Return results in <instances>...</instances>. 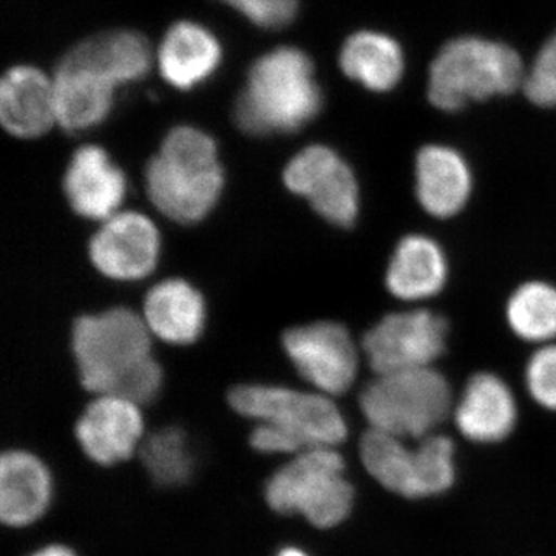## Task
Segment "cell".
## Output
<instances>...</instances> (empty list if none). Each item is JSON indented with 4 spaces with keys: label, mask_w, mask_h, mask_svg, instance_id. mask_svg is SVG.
<instances>
[{
    "label": "cell",
    "mask_w": 556,
    "mask_h": 556,
    "mask_svg": "<svg viewBox=\"0 0 556 556\" xmlns=\"http://www.w3.org/2000/svg\"><path fill=\"white\" fill-rule=\"evenodd\" d=\"M73 351L80 383L91 393L138 405L159 397L163 371L150 356L146 325L131 311L80 317L73 328Z\"/></svg>",
    "instance_id": "obj_1"
},
{
    "label": "cell",
    "mask_w": 556,
    "mask_h": 556,
    "mask_svg": "<svg viewBox=\"0 0 556 556\" xmlns=\"http://www.w3.org/2000/svg\"><path fill=\"white\" fill-rule=\"evenodd\" d=\"M321 109L313 62L298 49H278L260 58L236 104V123L244 134H289L302 129Z\"/></svg>",
    "instance_id": "obj_2"
},
{
    "label": "cell",
    "mask_w": 556,
    "mask_h": 556,
    "mask_svg": "<svg viewBox=\"0 0 556 556\" xmlns=\"http://www.w3.org/2000/svg\"><path fill=\"white\" fill-rule=\"evenodd\" d=\"M521 58L504 43L479 38L452 40L433 61L428 100L441 110H457L468 101L511 93L525 84Z\"/></svg>",
    "instance_id": "obj_3"
},
{
    "label": "cell",
    "mask_w": 556,
    "mask_h": 556,
    "mask_svg": "<svg viewBox=\"0 0 556 556\" xmlns=\"http://www.w3.org/2000/svg\"><path fill=\"white\" fill-rule=\"evenodd\" d=\"M265 500L278 515H300L318 529H331L350 515L354 492L342 455L313 448L278 468L266 482Z\"/></svg>",
    "instance_id": "obj_4"
},
{
    "label": "cell",
    "mask_w": 556,
    "mask_h": 556,
    "mask_svg": "<svg viewBox=\"0 0 556 556\" xmlns=\"http://www.w3.org/2000/svg\"><path fill=\"white\" fill-rule=\"evenodd\" d=\"M361 407L372 430L420 439L448 416L452 391L444 376L431 368L388 372L364 388Z\"/></svg>",
    "instance_id": "obj_5"
},
{
    "label": "cell",
    "mask_w": 556,
    "mask_h": 556,
    "mask_svg": "<svg viewBox=\"0 0 556 556\" xmlns=\"http://www.w3.org/2000/svg\"><path fill=\"white\" fill-rule=\"evenodd\" d=\"M361 455L368 473L402 496L438 495L455 478L453 444L444 437L426 438L419 447L408 448L404 439L369 428Z\"/></svg>",
    "instance_id": "obj_6"
},
{
    "label": "cell",
    "mask_w": 556,
    "mask_h": 556,
    "mask_svg": "<svg viewBox=\"0 0 556 556\" xmlns=\"http://www.w3.org/2000/svg\"><path fill=\"white\" fill-rule=\"evenodd\" d=\"M228 399L239 415L287 428L302 441L305 450L338 447L348 434L342 413L325 394L281 387L240 386L230 391Z\"/></svg>",
    "instance_id": "obj_7"
},
{
    "label": "cell",
    "mask_w": 556,
    "mask_h": 556,
    "mask_svg": "<svg viewBox=\"0 0 556 556\" xmlns=\"http://www.w3.org/2000/svg\"><path fill=\"white\" fill-rule=\"evenodd\" d=\"M225 177L218 160L160 152L146 170L152 203L166 217L192 225L206 217L222 195Z\"/></svg>",
    "instance_id": "obj_8"
},
{
    "label": "cell",
    "mask_w": 556,
    "mask_h": 556,
    "mask_svg": "<svg viewBox=\"0 0 556 556\" xmlns=\"http://www.w3.org/2000/svg\"><path fill=\"white\" fill-rule=\"evenodd\" d=\"M447 321L430 311L390 314L364 339L376 375L430 368L444 353Z\"/></svg>",
    "instance_id": "obj_9"
},
{
    "label": "cell",
    "mask_w": 556,
    "mask_h": 556,
    "mask_svg": "<svg viewBox=\"0 0 556 556\" xmlns=\"http://www.w3.org/2000/svg\"><path fill=\"white\" fill-rule=\"evenodd\" d=\"M283 179L291 192L305 197L314 211L332 225L350 228L356 222V177L334 150L325 146L303 149L289 161Z\"/></svg>",
    "instance_id": "obj_10"
},
{
    "label": "cell",
    "mask_w": 556,
    "mask_h": 556,
    "mask_svg": "<svg viewBox=\"0 0 556 556\" xmlns=\"http://www.w3.org/2000/svg\"><path fill=\"white\" fill-rule=\"evenodd\" d=\"M283 346L300 375L328 396L345 393L357 375V350L342 325L318 321L289 329Z\"/></svg>",
    "instance_id": "obj_11"
},
{
    "label": "cell",
    "mask_w": 556,
    "mask_h": 556,
    "mask_svg": "<svg viewBox=\"0 0 556 556\" xmlns=\"http://www.w3.org/2000/svg\"><path fill=\"white\" fill-rule=\"evenodd\" d=\"M84 455L102 467L129 460L144 441V419L135 402L100 396L86 408L75 428Z\"/></svg>",
    "instance_id": "obj_12"
},
{
    "label": "cell",
    "mask_w": 556,
    "mask_h": 556,
    "mask_svg": "<svg viewBox=\"0 0 556 556\" xmlns=\"http://www.w3.org/2000/svg\"><path fill=\"white\" fill-rule=\"evenodd\" d=\"M159 257V230L137 212L113 215L90 241L91 262L100 273L115 280L149 276Z\"/></svg>",
    "instance_id": "obj_13"
},
{
    "label": "cell",
    "mask_w": 556,
    "mask_h": 556,
    "mask_svg": "<svg viewBox=\"0 0 556 556\" xmlns=\"http://www.w3.org/2000/svg\"><path fill=\"white\" fill-rule=\"evenodd\" d=\"M53 500V478L40 457L10 450L0 457V519L22 529L38 522Z\"/></svg>",
    "instance_id": "obj_14"
},
{
    "label": "cell",
    "mask_w": 556,
    "mask_h": 556,
    "mask_svg": "<svg viewBox=\"0 0 556 556\" xmlns=\"http://www.w3.org/2000/svg\"><path fill=\"white\" fill-rule=\"evenodd\" d=\"M126 177L98 146L80 148L64 179L70 206L80 217L112 218L126 197Z\"/></svg>",
    "instance_id": "obj_15"
},
{
    "label": "cell",
    "mask_w": 556,
    "mask_h": 556,
    "mask_svg": "<svg viewBox=\"0 0 556 556\" xmlns=\"http://www.w3.org/2000/svg\"><path fill=\"white\" fill-rule=\"evenodd\" d=\"M0 118L14 137L38 138L56 119L54 84L40 70L11 68L0 86Z\"/></svg>",
    "instance_id": "obj_16"
},
{
    "label": "cell",
    "mask_w": 556,
    "mask_h": 556,
    "mask_svg": "<svg viewBox=\"0 0 556 556\" xmlns=\"http://www.w3.org/2000/svg\"><path fill=\"white\" fill-rule=\"evenodd\" d=\"M470 192V169L456 150L427 146L417 153L416 195L428 214L438 218L456 215Z\"/></svg>",
    "instance_id": "obj_17"
},
{
    "label": "cell",
    "mask_w": 556,
    "mask_h": 556,
    "mask_svg": "<svg viewBox=\"0 0 556 556\" xmlns=\"http://www.w3.org/2000/svg\"><path fill=\"white\" fill-rule=\"evenodd\" d=\"M517 422V404L506 383L482 372L471 378L456 408V426L477 442H496L510 434Z\"/></svg>",
    "instance_id": "obj_18"
},
{
    "label": "cell",
    "mask_w": 556,
    "mask_h": 556,
    "mask_svg": "<svg viewBox=\"0 0 556 556\" xmlns=\"http://www.w3.org/2000/svg\"><path fill=\"white\" fill-rule=\"evenodd\" d=\"M150 46L135 31H110L80 42L65 54V64L90 70L113 86L144 78L150 67Z\"/></svg>",
    "instance_id": "obj_19"
},
{
    "label": "cell",
    "mask_w": 556,
    "mask_h": 556,
    "mask_svg": "<svg viewBox=\"0 0 556 556\" xmlns=\"http://www.w3.org/2000/svg\"><path fill=\"white\" fill-rule=\"evenodd\" d=\"M222 62V46L207 28L179 22L161 43L160 70L177 89L189 90L204 83Z\"/></svg>",
    "instance_id": "obj_20"
},
{
    "label": "cell",
    "mask_w": 556,
    "mask_h": 556,
    "mask_svg": "<svg viewBox=\"0 0 556 556\" xmlns=\"http://www.w3.org/2000/svg\"><path fill=\"white\" fill-rule=\"evenodd\" d=\"M58 123L68 131H83L108 118L113 105V86L90 70L61 62L54 78Z\"/></svg>",
    "instance_id": "obj_21"
},
{
    "label": "cell",
    "mask_w": 556,
    "mask_h": 556,
    "mask_svg": "<svg viewBox=\"0 0 556 556\" xmlns=\"http://www.w3.org/2000/svg\"><path fill=\"white\" fill-rule=\"evenodd\" d=\"M447 280V260L433 240L405 237L397 244L387 270V288L394 298L416 302L433 298Z\"/></svg>",
    "instance_id": "obj_22"
},
{
    "label": "cell",
    "mask_w": 556,
    "mask_h": 556,
    "mask_svg": "<svg viewBox=\"0 0 556 556\" xmlns=\"http://www.w3.org/2000/svg\"><path fill=\"white\" fill-rule=\"evenodd\" d=\"M144 314L148 327L175 345L195 342L206 320L203 298L185 280H166L150 289Z\"/></svg>",
    "instance_id": "obj_23"
},
{
    "label": "cell",
    "mask_w": 556,
    "mask_h": 556,
    "mask_svg": "<svg viewBox=\"0 0 556 556\" xmlns=\"http://www.w3.org/2000/svg\"><path fill=\"white\" fill-rule=\"evenodd\" d=\"M340 67L365 89L388 91L404 75V53L390 36L361 31L351 36L340 51Z\"/></svg>",
    "instance_id": "obj_24"
},
{
    "label": "cell",
    "mask_w": 556,
    "mask_h": 556,
    "mask_svg": "<svg viewBox=\"0 0 556 556\" xmlns=\"http://www.w3.org/2000/svg\"><path fill=\"white\" fill-rule=\"evenodd\" d=\"M139 457L152 481L167 489L185 485L195 471L188 437L177 427L163 428L146 438Z\"/></svg>",
    "instance_id": "obj_25"
},
{
    "label": "cell",
    "mask_w": 556,
    "mask_h": 556,
    "mask_svg": "<svg viewBox=\"0 0 556 556\" xmlns=\"http://www.w3.org/2000/svg\"><path fill=\"white\" fill-rule=\"evenodd\" d=\"M507 318L515 334L529 342L556 338V288L540 281L522 285L508 302Z\"/></svg>",
    "instance_id": "obj_26"
},
{
    "label": "cell",
    "mask_w": 556,
    "mask_h": 556,
    "mask_svg": "<svg viewBox=\"0 0 556 556\" xmlns=\"http://www.w3.org/2000/svg\"><path fill=\"white\" fill-rule=\"evenodd\" d=\"M527 98L540 108L556 105V33L538 53L525 84Z\"/></svg>",
    "instance_id": "obj_27"
},
{
    "label": "cell",
    "mask_w": 556,
    "mask_h": 556,
    "mask_svg": "<svg viewBox=\"0 0 556 556\" xmlns=\"http://www.w3.org/2000/svg\"><path fill=\"white\" fill-rule=\"evenodd\" d=\"M526 380L538 404L556 412V345L541 348L530 357Z\"/></svg>",
    "instance_id": "obj_28"
},
{
    "label": "cell",
    "mask_w": 556,
    "mask_h": 556,
    "mask_svg": "<svg viewBox=\"0 0 556 556\" xmlns=\"http://www.w3.org/2000/svg\"><path fill=\"white\" fill-rule=\"evenodd\" d=\"M233 9L263 28H280L294 20L299 0H229Z\"/></svg>",
    "instance_id": "obj_29"
},
{
    "label": "cell",
    "mask_w": 556,
    "mask_h": 556,
    "mask_svg": "<svg viewBox=\"0 0 556 556\" xmlns=\"http://www.w3.org/2000/svg\"><path fill=\"white\" fill-rule=\"evenodd\" d=\"M249 444L263 455H283V453L306 452L302 441L287 428L273 422H260L252 430Z\"/></svg>",
    "instance_id": "obj_30"
},
{
    "label": "cell",
    "mask_w": 556,
    "mask_h": 556,
    "mask_svg": "<svg viewBox=\"0 0 556 556\" xmlns=\"http://www.w3.org/2000/svg\"><path fill=\"white\" fill-rule=\"evenodd\" d=\"M30 556H78L72 548L64 544H49V546L39 548Z\"/></svg>",
    "instance_id": "obj_31"
},
{
    "label": "cell",
    "mask_w": 556,
    "mask_h": 556,
    "mask_svg": "<svg viewBox=\"0 0 556 556\" xmlns=\"http://www.w3.org/2000/svg\"><path fill=\"white\" fill-rule=\"evenodd\" d=\"M277 556H308L305 554V552L300 551L298 547H285L281 548L280 552H278Z\"/></svg>",
    "instance_id": "obj_32"
},
{
    "label": "cell",
    "mask_w": 556,
    "mask_h": 556,
    "mask_svg": "<svg viewBox=\"0 0 556 556\" xmlns=\"http://www.w3.org/2000/svg\"><path fill=\"white\" fill-rule=\"evenodd\" d=\"M225 2H229V0H225Z\"/></svg>",
    "instance_id": "obj_33"
}]
</instances>
